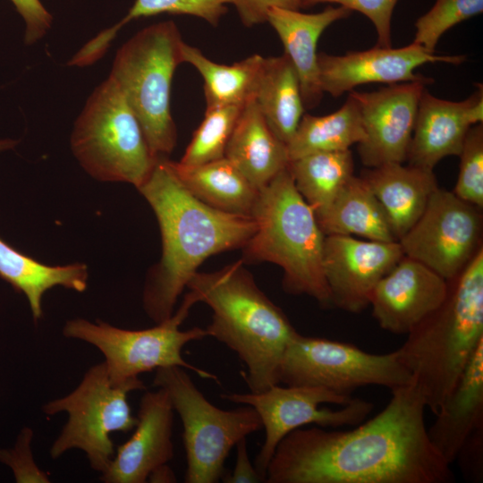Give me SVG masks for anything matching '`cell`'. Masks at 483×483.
I'll return each mask as SVG.
<instances>
[{
  "instance_id": "836d02e7",
  "label": "cell",
  "mask_w": 483,
  "mask_h": 483,
  "mask_svg": "<svg viewBox=\"0 0 483 483\" xmlns=\"http://www.w3.org/2000/svg\"><path fill=\"white\" fill-rule=\"evenodd\" d=\"M460 157L459 174L453 193L461 199L483 208V124L471 126Z\"/></svg>"
},
{
  "instance_id": "4dcf8cb0",
  "label": "cell",
  "mask_w": 483,
  "mask_h": 483,
  "mask_svg": "<svg viewBox=\"0 0 483 483\" xmlns=\"http://www.w3.org/2000/svg\"><path fill=\"white\" fill-rule=\"evenodd\" d=\"M353 168L351 149L313 153L288 164L297 191L315 213L331 204L353 175Z\"/></svg>"
},
{
  "instance_id": "4316f807",
  "label": "cell",
  "mask_w": 483,
  "mask_h": 483,
  "mask_svg": "<svg viewBox=\"0 0 483 483\" xmlns=\"http://www.w3.org/2000/svg\"><path fill=\"white\" fill-rule=\"evenodd\" d=\"M254 99L272 131L287 145L306 109L297 72L284 54L265 57Z\"/></svg>"
},
{
  "instance_id": "d6a6232c",
  "label": "cell",
  "mask_w": 483,
  "mask_h": 483,
  "mask_svg": "<svg viewBox=\"0 0 483 483\" xmlns=\"http://www.w3.org/2000/svg\"><path fill=\"white\" fill-rule=\"evenodd\" d=\"M483 12V0H435L414 23L413 43L436 52L440 38L451 28Z\"/></svg>"
},
{
  "instance_id": "484cf974",
  "label": "cell",
  "mask_w": 483,
  "mask_h": 483,
  "mask_svg": "<svg viewBox=\"0 0 483 483\" xmlns=\"http://www.w3.org/2000/svg\"><path fill=\"white\" fill-rule=\"evenodd\" d=\"M173 166L184 187L202 202L230 214L251 216L259 190L225 157L197 165L173 161Z\"/></svg>"
},
{
  "instance_id": "5b68a950",
  "label": "cell",
  "mask_w": 483,
  "mask_h": 483,
  "mask_svg": "<svg viewBox=\"0 0 483 483\" xmlns=\"http://www.w3.org/2000/svg\"><path fill=\"white\" fill-rule=\"evenodd\" d=\"M251 216L256 231L242 248L244 258L280 266L286 292L309 295L322 307L333 306L322 266L326 235L288 166L258 191Z\"/></svg>"
},
{
  "instance_id": "f1b7e54d",
  "label": "cell",
  "mask_w": 483,
  "mask_h": 483,
  "mask_svg": "<svg viewBox=\"0 0 483 483\" xmlns=\"http://www.w3.org/2000/svg\"><path fill=\"white\" fill-rule=\"evenodd\" d=\"M365 136L359 105L349 93L344 104L329 114H303L287 144L289 160L318 152L347 150L362 142Z\"/></svg>"
},
{
  "instance_id": "60d3db41",
  "label": "cell",
  "mask_w": 483,
  "mask_h": 483,
  "mask_svg": "<svg viewBox=\"0 0 483 483\" xmlns=\"http://www.w3.org/2000/svg\"><path fill=\"white\" fill-rule=\"evenodd\" d=\"M148 481L172 483L176 482V478L173 470L166 463L153 470L148 476Z\"/></svg>"
},
{
  "instance_id": "74e56055",
  "label": "cell",
  "mask_w": 483,
  "mask_h": 483,
  "mask_svg": "<svg viewBox=\"0 0 483 483\" xmlns=\"http://www.w3.org/2000/svg\"><path fill=\"white\" fill-rule=\"evenodd\" d=\"M232 4L247 28L267 22V13L272 7L301 10L298 0H232Z\"/></svg>"
},
{
  "instance_id": "603a6c76",
  "label": "cell",
  "mask_w": 483,
  "mask_h": 483,
  "mask_svg": "<svg viewBox=\"0 0 483 483\" xmlns=\"http://www.w3.org/2000/svg\"><path fill=\"white\" fill-rule=\"evenodd\" d=\"M225 157L258 190L288 166L287 145L272 131L254 98L244 104Z\"/></svg>"
},
{
  "instance_id": "5bb4252c",
  "label": "cell",
  "mask_w": 483,
  "mask_h": 483,
  "mask_svg": "<svg viewBox=\"0 0 483 483\" xmlns=\"http://www.w3.org/2000/svg\"><path fill=\"white\" fill-rule=\"evenodd\" d=\"M430 78L389 85L371 92L352 90L365 131L358 144L361 163L375 167L406 161L420 97Z\"/></svg>"
},
{
  "instance_id": "ffe728a7",
  "label": "cell",
  "mask_w": 483,
  "mask_h": 483,
  "mask_svg": "<svg viewBox=\"0 0 483 483\" xmlns=\"http://www.w3.org/2000/svg\"><path fill=\"white\" fill-rule=\"evenodd\" d=\"M352 13L343 6L327 5L316 13L272 7L267 22L275 30L293 65L299 80L305 109L320 104L324 92L320 86L317 47L323 32L337 21Z\"/></svg>"
},
{
  "instance_id": "f546056e",
  "label": "cell",
  "mask_w": 483,
  "mask_h": 483,
  "mask_svg": "<svg viewBox=\"0 0 483 483\" xmlns=\"http://www.w3.org/2000/svg\"><path fill=\"white\" fill-rule=\"evenodd\" d=\"M232 0H135L127 14L116 24L89 40L69 61L70 66H88L100 59L119 30L131 21L160 13L194 16L217 26Z\"/></svg>"
},
{
  "instance_id": "30bf717a",
  "label": "cell",
  "mask_w": 483,
  "mask_h": 483,
  "mask_svg": "<svg viewBox=\"0 0 483 483\" xmlns=\"http://www.w3.org/2000/svg\"><path fill=\"white\" fill-rule=\"evenodd\" d=\"M198 301V296L190 291L171 318L150 328L123 329L101 320L73 318L66 321L63 335L97 348L105 357L109 378L114 385L168 366H179L204 379L218 382L216 375L187 362L182 356V348L188 343L208 336L207 330L200 327L180 329Z\"/></svg>"
},
{
  "instance_id": "b9f144b4",
  "label": "cell",
  "mask_w": 483,
  "mask_h": 483,
  "mask_svg": "<svg viewBox=\"0 0 483 483\" xmlns=\"http://www.w3.org/2000/svg\"><path fill=\"white\" fill-rule=\"evenodd\" d=\"M19 140L13 139H0V152L14 148Z\"/></svg>"
},
{
  "instance_id": "1f68e13d",
  "label": "cell",
  "mask_w": 483,
  "mask_h": 483,
  "mask_svg": "<svg viewBox=\"0 0 483 483\" xmlns=\"http://www.w3.org/2000/svg\"><path fill=\"white\" fill-rule=\"evenodd\" d=\"M243 106H206L204 118L194 131L179 163L197 165L224 157Z\"/></svg>"
},
{
  "instance_id": "ac0fdd59",
  "label": "cell",
  "mask_w": 483,
  "mask_h": 483,
  "mask_svg": "<svg viewBox=\"0 0 483 483\" xmlns=\"http://www.w3.org/2000/svg\"><path fill=\"white\" fill-rule=\"evenodd\" d=\"M132 436L118 446L107 470L106 483H144L153 470L174 457V408L163 388L146 392L140 402Z\"/></svg>"
},
{
  "instance_id": "7c38bea8",
  "label": "cell",
  "mask_w": 483,
  "mask_h": 483,
  "mask_svg": "<svg viewBox=\"0 0 483 483\" xmlns=\"http://www.w3.org/2000/svg\"><path fill=\"white\" fill-rule=\"evenodd\" d=\"M221 398L250 405L258 412L265 440L255 468L266 481L269 461L279 442L291 431L308 424L322 428L359 425L373 411V403L327 388L308 386H272L260 393H226Z\"/></svg>"
},
{
  "instance_id": "8992f818",
  "label": "cell",
  "mask_w": 483,
  "mask_h": 483,
  "mask_svg": "<svg viewBox=\"0 0 483 483\" xmlns=\"http://www.w3.org/2000/svg\"><path fill=\"white\" fill-rule=\"evenodd\" d=\"M183 40L174 21L145 27L117 51L109 77L114 80L157 157H166L177 141L171 114L174 72L183 63Z\"/></svg>"
},
{
  "instance_id": "9c48e42d",
  "label": "cell",
  "mask_w": 483,
  "mask_h": 483,
  "mask_svg": "<svg viewBox=\"0 0 483 483\" xmlns=\"http://www.w3.org/2000/svg\"><path fill=\"white\" fill-rule=\"evenodd\" d=\"M144 389L146 386L139 377L113 384L104 361L90 367L72 392L42 406L46 415H68L50 447L51 458L57 459L67 451L80 449L86 453L93 470L106 472L114 456L111 433L128 432L137 424L128 394Z\"/></svg>"
},
{
  "instance_id": "7402d4cb",
  "label": "cell",
  "mask_w": 483,
  "mask_h": 483,
  "mask_svg": "<svg viewBox=\"0 0 483 483\" xmlns=\"http://www.w3.org/2000/svg\"><path fill=\"white\" fill-rule=\"evenodd\" d=\"M360 177L383 206L397 241L420 217L438 188L433 171L401 163L368 167Z\"/></svg>"
},
{
  "instance_id": "44dd1931",
  "label": "cell",
  "mask_w": 483,
  "mask_h": 483,
  "mask_svg": "<svg viewBox=\"0 0 483 483\" xmlns=\"http://www.w3.org/2000/svg\"><path fill=\"white\" fill-rule=\"evenodd\" d=\"M428 429L432 445L451 465L468 439L483 427V342Z\"/></svg>"
},
{
  "instance_id": "52a82bcc",
  "label": "cell",
  "mask_w": 483,
  "mask_h": 483,
  "mask_svg": "<svg viewBox=\"0 0 483 483\" xmlns=\"http://www.w3.org/2000/svg\"><path fill=\"white\" fill-rule=\"evenodd\" d=\"M71 148L82 168L102 182H123L139 189L159 157L123 92L109 76L88 98L77 117Z\"/></svg>"
},
{
  "instance_id": "9a60e30c",
  "label": "cell",
  "mask_w": 483,
  "mask_h": 483,
  "mask_svg": "<svg viewBox=\"0 0 483 483\" xmlns=\"http://www.w3.org/2000/svg\"><path fill=\"white\" fill-rule=\"evenodd\" d=\"M463 55H439L415 43L402 47L376 46L368 50L336 55L318 53L320 86L324 93L339 97L358 86L369 83L395 84L425 80L415 70L426 64L458 65Z\"/></svg>"
},
{
  "instance_id": "f35d334b",
  "label": "cell",
  "mask_w": 483,
  "mask_h": 483,
  "mask_svg": "<svg viewBox=\"0 0 483 483\" xmlns=\"http://www.w3.org/2000/svg\"><path fill=\"white\" fill-rule=\"evenodd\" d=\"M483 427L474 431L462 446L458 458L462 461L464 473L472 479H482Z\"/></svg>"
},
{
  "instance_id": "d6986e66",
  "label": "cell",
  "mask_w": 483,
  "mask_h": 483,
  "mask_svg": "<svg viewBox=\"0 0 483 483\" xmlns=\"http://www.w3.org/2000/svg\"><path fill=\"white\" fill-rule=\"evenodd\" d=\"M477 87L459 102L423 91L406 159L409 165L433 171L443 158L460 155L469 129L483 122V87Z\"/></svg>"
},
{
  "instance_id": "8fae6325",
  "label": "cell",
  "mask_w": 483,
  "mask_h": 483,
  "mask_svg": "<svg viewBox=\"0 0 483 483\" xmlns=\"http://www.w3.org/2000/svg\"><path fill=\"white\" fill-rule=\"evenodd\" d=\"M279 381L285 386H319L351 395L356 388L367 386L393 390L408 385L411 376L397 350L373 354L348 343L296 332L283 357Z\"/></svg>"
},
{
  "instance_id": "3957f363",
  "label": "cell",
  "mask_w": 483,
  "mask_h": 483,
  "mask_svg": "<svg viewBox=\"0 0 483 483\" xmlns=\"http://www.w3.org/2000/svg\"><path fill=\"white\" fill-rule=\"evenodd\" d=\"M187 287L212 309L205 329L244 363L247 372L242 376L250 391L278 385L283 357L297 331L242 261L212 273L196 272Z\"/></svg>"
},
{
  "instance_id": "7a4b0ae2",
  "label": "cell",
  "mask_w": 483,
  "mask_h": 483,
  "mask_svg": "<svg viewBox=\"0 0 483 483\" xmlns=\"http://www.w3.org/2000/svg\"><path fill=\"white\" fill-rule=\"evenodd\" d=\"M155 212L162 237V257L149 271L142 302L156 324L174 314L177 299L208 257L243 248L256 231L251 216L214 208L181 182L173 161L159 157L138 189Z\"/></svg>"
},
{
  "instance_id": "cb8c5ba5",
  "label": "cell",
  "mask_w": 483,
  "mask_h": 483,
  "mask_svg": "<svg viewBox=\"0 0 483 483\" xmlns=\"http://www.w3.org/2000/svg\"><path fill=\"white\" fill-rule=\"evenodd\" d=\"M315 216L325 235L398 242L383 206L360 176L353 174L331 204Z\"/></svg>"
},
{
  "instance_id": "8d00e7d4",
  "label": "cell",
  "mask_w": 483,
  "mask_h": 483,
  "mask_svg": "<svg viewBox=\"0 0 483 483\" xmlns=\"http://www.w3.org/2000/svg\"><path fill=\"white\" fill-rule=\"evenodd\" d=\"M25 22L24 41L32 45L49 30L53 17L40 0H11Z\"/></svg>"
},
{
  "instance_id": "e0dca14e",
  "label": "cell",
  "mask_w": 483,
  "mask_h": 483,
  "mask_svg": "<svg viewBox=\"0 0 483 483\" xmlns=\"http://www.w3.org/2000/svg\"><path fill=\"white\" fill-rule=\"evenodd\" d=\"M447 281L424 264L403 256L369 297L372 316L394 334H409L444 301Z\"/></svg>"
},
{
  "instance_id": "4fadbf2b",
  "label": "cell",
  "mask_w": 483,
  "mask_h": 483,
  "mask_svg": "<svg viewBox=\"0 0 483 483\" xmlns=\"http://www.w3.org/2000/svg\"><path fill=\"white\" fill-rule=\"evenodd\" d=\"M482 224L481 208L438 187L420 217L398 242L404 256L448 281L483 248Z\"/></svg>"
},
{
  "instance_id": "d590c367",
  "label": "cell",
  "mask_w": 483,
  "mask_h": 483,
  "mask_svg": "<svg viewBox=\"0 0 483 483\" xmlns=\"http://www.w3.org/2000/svg\"><path fill=\"white\" fill-rule=\"evenodd\" d=\"M32 439L33 430L23 428L13 448L0 447V462L12 470L18 483H48V474L35 462L31 450Z\"/></svg>"
},
{
  "instance_id": "83f0119b",
  "label": "cell",
  "mask_w": 483,
  "mask_h": 483,
  "mask_svg": "<svg viewBox=\"0 0 483 483\" xmlns=\"http://www.w3.org/2000/svg\"><path fill=\"white\" fill-rule=\"evenodd\" d=\"M182 61L192 65L204 80L206 106L242 105L254 98L265 57L254 54L231 64H218L183 42Z\"/></svg>"
},
{
  "instance_id": "e575fe53",
  "label": "cell",
  "mask_w": 483,
  "mask_h": 483,
  "mask_svg": "<svg viewBox=\"0 0 483 483\" xmlns=\"http://www.w3.org/2000/svg\"><path fill=\"white\" fill-rule=\"evenodd\" d=\"M301 8L318 4H336L352 12H359L374 25L377 35V46L392 47L391 25L394 10L399 0H298Z\"/></svg>"
},
{
  "instance_id": "ab89813d",
  "label": "cell",
  "mask_w": 483,
  "mask_h": 483,
  "mask_svg": "<svg viewBox=\"0 0 483 483\" xmlns=\"http://www.w3.org/2000/svg\"><path fill=\"white\" fill-rule=\"evenodd\" d=\"M236 461L233 471L223 477L225 483H258L264 481L263 478L250 462L246 437L241 439L236 445Z\"/></svg>"
},
{
  "instance_id": "277c9868",
  "label": "cell",
  "mask_w": 483,
  "mask_h": 483,
  "mask_svg": "<svg viewBox=\"0 0 483 483\" xmlns=\"http://www.w3.org/2000/svg\"><path fill=\"white\" fill-rule=\"evenodd\" d=\"M407 335L399 359L436 415L483 342V248L447 281L442 303Z\"/></svg>"
},
{
  "instance_id": "d4e9b609",
  "label": "cell",
  "mask_w": 483,
  "mask_h": 483,
  "mask_svg": "<svg viewBox=\"0 0 483 483\" xmlns=\"http://www.w3.org/2000/svg\"><path fill=\"white\" fill-rule=\"evenodd\" d=\"M88 277V267L83 263L48 266L21 253L0 237V278L26 297L34 321L42 318V298L47 290L63 286L82 292Z\"/></svg>"
},
{
  "instance_id": "6da1fadb",
  "label": "cell",
  "mask_w": 483,
  "mask_h": 483,
  "mask_svg": "<svg viewBox=\"0 0 483 483\" xmlns=\"http://www.w3.org/2000/svg\"><path fill=\"white\" fill-rule=\"evenodd\" d=\"M351 430L299 428L277 445L267 483H450L453 473L432 445L426 404L411 381Z\"/></svg>"
},
{
  "instance_id": "ba28073f",
  "label": "cell",
  "mask_w": 483,
  "mask_h": 483,
  "mask_svg": "<svg viewBox=\"0 0 483 483\" xmlns=\"http://www.w3.org/2000/svg\"><path fill=\"white\" fill-rule=\"evenodd\" d=\"M153 384L165 390L182 420L186 483L217 482L224 476L231 449L262 428L258 412L250 405L226 411L212 404L182 367L157 369Z\"/></svg>"
},
{
  "instance_id": "2e32d148",
  "label": "cell",
  "mask_w": 483,
  "mask_h": 483,
  "mask_svg": "<svg viewBox=\"0 0 483 483\" xmlns=\"http://www.w3.org/2000/svg\"><path fill=\"white\" fill-rule=\"evenodd\" d=\"M403 256L399 242L326 235L322 266L332 305L351 313L364 310L377 284Z\"/></svg>"
}]
</instances>
